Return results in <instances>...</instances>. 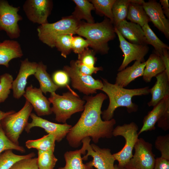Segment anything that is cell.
<instances>
[{"instance_id":"cell-1","label":"cell","mask_w":169,"mask_h":169,"mask_svg":"<svg viewBox=\"0 0 169 169\" xmlns=\"http://www.w3.org/2000/svg\"><path fill=\"white\" fill-rule=\"evenodd\" d=\"M107 96L100 93L94 96L85 95V101L81 116L76 123L70 128L66 135L69 146L76 148L80 146L84 138L91 137L95 143L101 138H110L113 136L112 132L116 124L115 120H102L101 108Z\"/></svg>"},{"instance_id":"cell-2","label":"cell","mask_w":169,"mask_h":169,"mask_svg":"<svg viewBox=\"0 0 169 169\" xmlns=\"http://www.w3.org/2000/svg\"><path fill=\"white\" fill-rule=\"evenodd\" d=\"M102 79L103 86L101 90L107 95L109 100L107 108L102 111V118L105 121L113 119L115 111L119 107H126L129 113L136 112L138 106L132 102V98L134 96L146 95L150 93L148 86L126 89L115 84L110 83L105 79L102 78Z\"/></svg>"},{"instance_id":"cell-3","label":"cell","mask_w":169,"mask_h":169,"mask_svg":"<svg viewBox=\"0 0 169 169\" xmlns=\"http://www.w3.org/2000/svg\"><path fill=\"white\" fill-rule=\"evenodd\" d=\"M75 33L85 37L95 52L102 54L108 53L109 49L108 42L113 40L116 34L113 23L106 17L99 23L81 22Z\"/></svg>"},{"instance_id":"cell-4","label":"cell","mask_w":169,"mask_h":169,"mask_svg":"<svg viewBox=\"0 0 169 169\" xmlns=\"http://www.w3.org/2000/svg\"><path fill=\"white\" fill-rule=\"evenodd\" d=\"M48 99L52 104L51 108L55 115V120L64 124L74 114L83 111L85 103L71 89L62 95L52 92Z\"/></svg>"},{"instance_id":"cell-5","label":"cell","mask_w":169,"mask_h":169,"mask_svg":"<svg viewBox=\"0 0 169 169\" xmlns=\"http://www.w3.org/2000/svg\"><path fill=\"white\" fill-rule=\"evenodd\" d=\"M73 15L64 17L53 23L40 25L37 28L39 39L51 48L55 47L57 37L61 35L76 34L81 22Z\"/></svg>"},{"instance_id":"cell-6","label":"cell","mask_w":169,"mask_h":169,"mask_svg":"<svg viewBox=\"0 0 169 169\" xmlns=\"http://www.w3.org/2000/svg\"><path fill=\"white\" fill-rule=\"evenodd\" d=\"M33 107L26 100L23 107L18 111L6 116L0 121L6 136L14 144L19 145L18 139L28 124Z\"/></svg>"},{"instance_id":"cell-7","label":"cell","mask_w":169,"mask_h":169,"mask_svg":"<svg viewBox=\"0 0 169 169\" xmlns=\"http://www.w3.org/2000/svg\"><path fill=\"white\" fill-rule=\"evenodd\" d=\"M137 125L132 122L129 124L118 125L114 128L113 136H121L124 137L125 144L119 151L113 154L115 160L119 163L118 166L124 168L133 156V151L138 138Z\"/></svg>"},{"instance_id":"cell-8","label":"cell","mask_w":169,"mask_h":169,"mask_svg":"<svg viewBox=\"0 0 169 169\" xmlns=\"http://www.w3.org/2000/svg\"><path fill=\"white\" fill-rule=\"evenodd\" d=\"M91 140L90 137H87L81 141L83 144L81 148L85 151H87V154L82 158L83 160H87L88 156H90L93 159L86 163L89 166L95 167L97 169H114V163L116 160L111 150L100 148L94 144L90 145Z\"/></svg>"},{"instance_id":"cell-9","label":"cell","mask_w":169,"mask_h":169,"mask_svg":"<svg viewBox=\"0 0 169 169\" xmlns=\"http://www.w3.org/2000/svg\"><path fill=\"white\" fill-rule=\"evenodd\" d=\"M70 64V66H64L63 70L68 75L73 88L86 95L95 94L97 90H101L103 86L102 80L81 72L75 66L74 60H71Z\"/></svg>"},{"instance_id":"cell-10","label":"cell","mask_w":169,"mask_h":169,"mask_svg":"<svg viewBox=\"0 0 169 169\" xmlns=\"http://www.w3.org/2000/svg\"><path fill=\"white\" fill-rule=\"evenodd\" d=\"M19 9L10 5L7 1L0 0V30L5 31L11 39L20 36L18 22L23 18L18 13Z\"/></svg>"},{"instance_id":"cell-11","label":"cell","mask_w":169,"mask_h":169,"mask_svg":"<svg viewBox=\"0 0 169 169\" xmlns=\"http://www.w3.org/2000/svg\"><path fill=\"white\" fill-rule=\"evenodd\" d=\"M135 153L125 169H153L156 161L152 145L143 138H138L134 147Z\"/></svg>"},{"instance_id":"cell-12","label":"cell","mask_w":169,"mask_h":169,"mask_svg":"<svg viewBox=\"0 0 169 169\" xmlns=\"http://www.w3.org/2000/svg\"><path fill=\"white\" fill-rule=\"evenodd\" d=\"M115 28L119 41L120 47L124 55V59L118 71H120L124 69L133 61H138L142 63L145 62L144 57L149 50L147 45L137 44L129 42L116 28Z\"/></svg>"},{"instance_id":"cell-13","label":"cell","mask_w":169,"mask_h":169,"mask_svg":"<svg viewBox=\"0 0 169 169\" xmlns=\"http://www.w3.org/2000/svg\"><path fill=\"white\" fill-rule=\"evenodd\" d=\"M52 7L49 0H27L23 9L29 20L40 25L48 23L47 18Z\"/></svg>"},{"instance_id":"cell-14","label":"cell","mask_w":169,"mask_h":169,"mask_svg":"<svg viewBox=\"0 0 169 169\" xmlns=\"http://www.w3.org/2000/svg\"><path fill=\"white\" fill-rule=\"evenodd\" d=\"M32 120L30 123H28L25 130L27 132L35 127L43 128L48 134L54 135L56 141H61L66 136L72 126L66 123L60 124L54 123L38 116L34 113H31L30 116Z\"/></svg>"},{"instance_id":"cell-15","label":"cell","mask_w":169,"mask_h":169,"mask_svg":"<svg viewBox=\"0 0 169 169\" xmlns=\"http://www.w3.org/2000/svg\"><path fill=\"white\" fill-rule=\"evenodd\" d=\"M38 65V63L30 61L27 58L21 61L18 73L12 83L14 98L18 99L23 96L25 91L27 79L30 75H34Z\"/></svg>"},{"instance_id":"cell-16","label":"cell","mask_w":169,"mask_h":169,"mask_svg":"<svg viewBox=\"0 0 169 169\" xmlns=\"http://www.w3.org/2000/svg\"><path fill=\"white\" fill-rule=\"evenodd\" d=\"M142 5L150 21L169 39V21L164 15L160 3L151 0L144 1Z\"/></svg>"},{"instance_id":"cell-17","label":"cell","mask_w":169,"mask_h":169,"mask_svg":"<svg viewBox=\"0 0 169 169\" xmlns=\"http://www.w3.org/2000/svg\"><path fill=\"white\" fill-rule=\"evenodd\" d=\"M23 96L31 105L38 116L49 115L53 113L51 103L39 88L31 84L26 88Z\"/></svg>"},{"instance_id":"cell-18","label":"cell","mask_w":169,"mask_h":169,"mask_svg":"<svg viewBox=\"0 0 169 169\" xmlns=\"http://www.w3.org/2000/svg\"><path fill=\"white\" fill-rule=\"evenodd\" d=\"M114 27L129 42L137 44L147 45L144 31L139 25L125 20Z\"/></svg>"},{"instance_id":"cell-19","label":"cell","mask_w":169,"mask_h":169,"mask_svg":"<svg viewBox=\"0 0 169 169\" xmlns=\"http://www.w3.org/2000/svg\"><path fill=\"white\" fill-rule=\"evenodd\" d=\"M156 77V83L149 89V93L152 97L147 103L149 106H155L164 97L169 95V76L164 71L157 75Z\"/></svg>"},{"instance_id":"cell-20","label":"cell","mask_w":169,"mask_h":169,"mask_svg":"<svg viewBox=\"0 0 169 169\" xmlns=\"http://www.w3.org/2000/svg\"><path fill=\"white\" fill-rule=\"evenodd\" d=\"M145 64V62L135 61L132 65L118 72L115 84L123 88L126 86L136 78L143 76Z\"/></svg>"},{"instance_id":"cell-21","label":"cell","mask_w":169,"mask_h":169,"mask_svg":"<svg viewBox=\"0 0 169 169\" xmlns=\"http://www.w3.org/2000/svg\"><path fill=\"white\" fill-rule=\"evenodd\" d=\"M23 55L21 45L18 41L5 40L0 42V65L8 68L11 60L21 58Z\"/></svg>"},{"instance_id":"cell-22","label":"cell","mask_w":169,"mask_h":169,"mask_svg":"<svg viewBox=\"0 0 169 169\" xmlns=\"http://www.w3.org/2000/svg\"><path fill=\"white\" fill-rule=\"evenodd\" d=\"M143 0H132L128 6L126 18L142 27L150 21L142 6Z\"/></svg>"},{"instance_id":"cell-23","label":"cell","mask_w":169,"mask_h":169,"mask_svg":"<svg viewBox=\"0 0 169 169\" xmlns=\"http://www.w3.org/2000/svg\"><path fill=\"white\" fill-rule=\"evenodd\" d=\"M146 64L142 78L146 82H151L152 78L165 70V67L160 57L155 53L150 55Z\"/></svg>"},{"instance_id":"cell-24","label":"cell","mask_w":169,"mask_h":169,"mask_svg":"<svg viewBox=\"0 0 169 169\" xmlns=\"http://www.w3.org/2000/svg\"><path fill=\"white\" fill-rule=\"evenodd\" d=\"M166 97L153 106L152 110L149 111L145 116L143 121L142 126L138 132V135L144 131L155 130V125L165 109Z\"/></svg>"},{"instance_id":"cell-25","label":"cell","mask_w":169,"mask_h":169,"mask_svg":"<svg viewBox=\"0 0 169 169\" xmlns=\"http://www.w3.org/2000/svg\"><path fill=\"white\" fill-rule=\"evenodd\" d=\"M47 69V66L40 61L38 63L36 71L34 75L39 83V89L45 94L48 92L51 93L55 92L59 88L54 83Z\"/></svg>"},{"instance_id":"cell-26","label":"cell","mask_w":169,"mask_h":169,"mask_svg":"<svg viewBox=\"0 0 169 169\" xmlns=\"http://www.w3.org/2000/svg\"><path fill=\"white\" fill-rule=\"evenodd\" d=\"M81 154L84 155L86 153L82 148L74 151H67L64 155L65 165L58 169H92L86 164L83 163Z\"/></svg>"},{"instance_id":"cell-27","label":"cell","mask_w":169,"mask_h":169,"mask_svg":"<svg viewBox=\"0 0 169 169\" xmlns=\"http://www.w3.org/2000/svg\"><path fill=\"white\" fill-rule=\"evenodd\" d=\"M76 7L72 15L77 19L86 20L87 23H92L94 21L91 14V11L95 10L93 4L87 0H73Z\"/></svg>"},{"instance_id":"cell-28","label":"cell","mask_w":169,"mask_h":169,"mask_svg":"<svg viewBox=\"0 0 169 169\" xmlns=\"http://www.w3.org/2000/svg\"><path fill=\"white\" fill-rule=\"evenodd\" d=\"M55 141V136L48 134L39 139L28 140L25 142V146L28 149L35 148L38 151H54Z\"/></svg>"},{"instance_id":"cell-29","label":"cell","mask_w":169,"mask_h":169,"mask_svg":"<svg viewBox=\"0 0 169 169\" xmlns=\"http://www.w3.org/2000/svg\"><path fill=\"white\" fill-rule=\"evenodd\" d=\"M142 28L147 44H151L154 47L155 53L160 56L164 49H169V46L157 37L150 28L148 23L145 24Z\"/></svg>"},{"instance_id":"cell-30","label":"cell","mask_w":169,"mask_h":169,"mask_svg":"<svg viewBox=\"0 0 169 169\" xmlns=\"http://www.w3.org/2000/svg\"><path fill=\"white\" fill-rule=\"evenodd\" d=\"M35 156L32 152L24 155L13 153L12 150L4 151L0 154V169H9L17 161L22 159L34 157Z\"/></svg>"},{"instance_id":"cell-31","label":"cell","mask_w":169,"mask_h":169,"mask_svg":"<svg viewBox=\"0 0 169 169\" xmlns=\"http://www.w3.org/2000/svg\"><path fill=\"white\" fill-rule=\"evenodd\" d=\"M132 0H115L112 8L113 25L115 26L126 20L128 6Z\"/></svg>"},{"instance_id":"cell-32","label":"cell","mask_w":169,"mask_h":169,"mask_svg":"<svg viewBox=\"0 0 169 169\" xmlns=\"http://www.w3.org/2000/svg\"><path fill=\"white\" fill-rule=\"evenodd\" d=\"M90 1L97 13L100 15H105L113 23L112 8L115 0H92Z\"/></svg>"},{"instance_id":"cell-33","label":"cell","mask_w":169,"mask_h":169,"mask_svg":"<svg viewBox=\"0 0 169 169\" xmlns=\"http://www.w3.org/2000/svg\"><path fill=\"white\" fill-rule=\"evenodd\" d=\"M54 151H38V169H54L58 159Z\"/></svg>"},{"instance_id":"cell-34","label":"cell","mask_w":169,"mask_h":169,"mask_svg":"<svg viewBox=\"0 0 169 169\" xmlns=\"http://www.w3.org/2000/svg\"><path fill=\"white\" fill-rule=\"evenodd\" d=\"M73 34H68L58 36L55 41V47L60 52L61 55L66 58L72 50L71 45Z\"/></svg>"},{"instance_id":"cell-35","label":"cell","mask_w":169,"mask_h":169,"mask_svg":"<svg viewBox=\"0 0 169 169\" xmlns=\"http://www.w3.org/2000/svg\"><path fill=\"white\" fill-rule=\"evenodd\" d=\"M13 80V77L10 74L5 73L0 76V104L8 97Z\"/></svg>"},{"instance_id":"cell-36","label":"cell","mask_w":169,"mask_h":169,"mask_svg":"<svg viewBox=\"0 0 169 169\" xmlns=\"http://www.w3.org/2000/svg\"><path fill=\"white\" fill-rule=\"evenodd\" d=\"M8 150H14L21 153L25 151V149L23 146L14 144L6 136L0 122V154Z\"/></svg>"},{"instance_id":"cell-37","label":"cell","mask_w":169,"mask_h":169,"mask_svg":"<svg viewBox=\"0 0 169 169\" xmlns=\"http://www.w3.org/2000/svg\"><path fill=\"white\" fill-rule=\"evenodd\" d=\"M155 148L161 153V157L169 160V134L157 136L155 142Z\"/></svg>"},{"instance_id":"cell-38","label":"cell","mask_w":169,"mask_h":169,"mask_svg":"<svg viewBox=\"0 0 169 169\" xmlns=\"http://www.w3.org/2000/svg\"><path fill=\"white\" fill-rule=\"evenodd\" d=\"M77 60L85 66L93 67H95L97 59L95 57L94 51L87 48L81 53L78 54V59Z\"/></svg>"},{"instance_id":"cell-39","label":"cell","mask_w":169,"mask_h":169,"mask_svg":"<svg viewBox=\"0 0 169 169\" xmlns=\"http://www.w3.org/2000/svg\"><path fill=\"white\" fill-rule=\"evenodd\" d=\"M52 78L55 84L59 88L66 87L70 89L68 85L70 78L64 70H58L54 72Z\"/></svg>"},{"instance_id":"cell-40","label":"cell","mask_w":169,"mask_h":169,"mask_svg":"<svg viewBox=\"0 0 169 169\" xmlns=\"http://www.w3.org/2000/svg\"><path fill=\"white\" fill-rule=\"evenodd\" d=\"M9 169H38L37 157L25 158L15 162Z\"/></svg>"},{"instance_id":"cell-41","label":"cell","mask_w":169,"mask_h":169,"mask_svg":"<svg viewBox=\"0 0 169 169\" xmlns=\"http://www.w3.org/2000/svg\"><path fill=\"white\" fill-rule=\"evenodd\" d=\"M157 126L166 131L169 130V95L166 97V106L157 122Z\"/></svg>"},{"instance_id":"cell-42","label":"cell","mask_w":169,"mask_h":169,"mask_svg":"<svg viewBox=\"0 0 169 169\" xmlns=\"http://www.w3.org/2000/svg\"><path fill=\"white\" fill-rule=\"evenodd\" d=\"M90 45V43L87 39L85 40L79 36L73 37L71 49L74 53L79 54Z\"/></svg>"},{"instance_id":"cell-43","label":"cell","mask_w":169,"mask_h":169,"mask_svg":"<svg viewBox=\"0 0 169 169\" xmlns=\"http://www.w3.org/2000/svg\"><path fill=\"white\" fill-rule=\"evenodd\" d=\"M75 64L78 69L83 73L91 75L93 74H96L98 71L102 70L103 69L101 67H90L85 66L79 63L77 60H74Z\"/></svg>"},{"instance_id":"cell-44","label":"cell","mask_w":169,"mask_h":169,"mask_svg":"<svg viewBox=\"0 0 169 169\" xmlns=\"http://www.w3.org/2000/svg\"><path fill=\"white\" fill-rule=\"evenodd\" d=\"M153 169H169V160L161 156L157 157Z\"/></svg>"},{"instance_id":"cell-45","label":"cell","mask_w":169,"mask_h":169,"mask_svg":"<svg viewBox=\"0 0 169 169\" xmlns=\"http://www.w3.org/2000/svg\"><path fill=\"white\" fill-rule=\"evenodd\" d=\"M168 49L163 50L162 54L159 56L162 60L165 67V72L169 76V54Z\"/></svg>"},{"instance_id":"cell-46","label":"cell","mask_w":169,"mask_h":169,"mask_svg":"<svg viewBox=\"0 0 169 169\" xmlns=\"http://www.w3.org/2000/svg\"><path fill=\"white\" fill-rule=\"evenodd\" d=\"M160 2L164 15L166 17L169 19V5L168 0H160Z\"/></svg>"},{"instance_id":"cell-47","label":"cell","mask_w":169,"mask_h":169,"mask_svg":"<svg viewBox=\"0 0 169 169\" xmlns=\"http://www.w3.org/2000/svg\"><path fill=\"white\" fill-rule=\"evenodd\" d=\"M15 112V111L13 110L7 112H4L0 110V121L3 118L6 116Z\"/></svg>"},{"instance_id":"cell-48","label":"cell","mask_w":169,"mask_h":169,"mask_svg":"<svg viewBox=\"0 0 169 169\" xmlns=\"http://www.w3.org/2000/svg\"><path fill=\"white\" fill-rule=\"evenodd\" d=\"M114 169H124V168L121 167H120L118 166L115 165H114Z\"/></svg>"},{"instance_id":"cell-49","label":"cell","mask_w":169,"mask_h":169,"mask_svg":"<svg viewBox=\"0 0 169 169\" xmlns=\"http://www.w3.org/2000/svg\"><path fill=\"white\" fill-rule=\"evenodd\" d=\"M124 169H125L124 168Z\"/></svg>"}]
</instances>
